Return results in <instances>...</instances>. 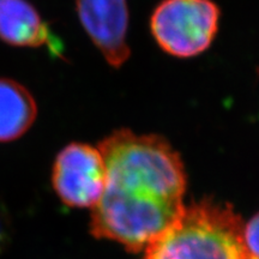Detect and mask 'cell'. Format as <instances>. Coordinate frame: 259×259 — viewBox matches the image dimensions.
I'll use <instances>...</instances> for the list:
<instances>
[{"label": "cell", "instance_id": "cell-5", "mask_svg": "<svg viewBox=\"0 0 259 259\" xmlns=\"http://www.w3.org/2000/svg\"><path fill=\"white\" fill-rule=\"evenodd\" d=\"M84 30L107 63L121 67L131 54L127 44V0H76Z\"/></svg>", "mask_w": 259, "mask_h": 259}, {"label": "cell", "instance_id": "cell-6", "mask_svg": "<svg viewBox=\"0 0 259 259\" xmlns=\"http://www.w3.org/2000/svg\"><path fill=\"white\" fill-rule=\"evenodd\" d=\"M0 38L15 47H60L36 9L27 0H0Z\"/></svg>", "mask_w": 259, "mask_h": 259}, {"label": "cell", "instance_id": "cell-4", "mask_svg": "<svg viewBox=\"0 0 259 259\" xmlns=\"http://www.w3.org/2000/svg\"><path fill=\"white\" fill-rule=\"evenodd\" d=\"M52 184L58 197L74 208H94L106 186V164L99 148L71 143L57 155Z\"/></svg>", "mask_w": 259, "mask_h": 259}, {"label": "cell", "instance_id": "cell-8", "mask_svg": "<svg viewBox=\"0 0 259 259\" xmlns=\"http://www.w3.org/2000/svg\"><path fill=\"white\" fill-rule=\"evenodd\" d=\"M242 236L247 254L253 259H259V212L247 225H244Z\"/></svg>", "mask_w": 259, "mask_h": 259}, {"label": "cell", "instance_id": "cell-10", "mask_svg": "<svg viewBox=\"0 0 259 259\" xmlns=\"http://www.w3.org/2000/svg\"><path fill=\"white\" fill-rule=\"evenodd\" d=\"M245 259H253V258H251V257H250V255H248V254H247V255H246V258H245Z\"/></svg>", "mask_w": 259, "mask_h": 259}, {"label": "cell", "instance_id": "cell-3", "mask_svg": "<svg viewBox=\"0 0 259 259\" xmlns=\"http://www.w3.org/2000/svg\"><path fill=\"white\" fill-rule=\"evenodd\" d=\"M220 15L212 0H162L150 18L151 34L169 56L193 58L211 46Z\"/></svg>", "mask_w": 259, "mask_h": 259}, {"label": "cell", "instance_id": "cell-2", "mask_svg": "<svg viewBox=\"0 0 259 259\" xmlns=\"http://www.w3.org/2000/svg\"><path fill=\"white\" fill-rule=\"evenodd\" d=\"M244 223L229 205L202 202L145 248L144 259H245Z\"/></svg>", "mask_w": 259, "mask_h": 259}, {"label": "cell", "instance_id": "cell-1", "mask_svg": "<svg viewBox=\"0 0 259 259\" xmlns=\"http://www.w3.org/2000/svg\"><path fill=\"white\" fill-rule=\"evenodd\" d=\"M106 186L92 209L96 238L141 251L178 221L185 206L186 173L166 138L116 130L99 143Z\"/></svg>", "mask_w": 259, "mask_h": 259}, {"label": "cell", "instance_id": "cell-9", "mask_svg": "<svg viewBox=\"0 0 259 259\" xmlns=\"http://www.w3.org/2000/svg\"><path fill=\"white\" fill-rule=\"evenodd\" d=\"M6 233H8V231H6L5 221L3 220L2 213H0V250H2L6 241Z\"/></svg>", "mask_w": 259, "mask_h": 259}, {"label": "cell", "instance_id": "cell-7", "mask_svg": "<svg viewBox=\"0 0 259 259\" xmlns=\"http://www.w3.org/2000/svg\"><path fill=\"white\" fill-rule=\"evenodd\" d=\"M37 115L34 97L22 84L0 78V142L22 137Z\"/></svg>", "mask_w": 259, "mask_h": 259}]
</instances>
